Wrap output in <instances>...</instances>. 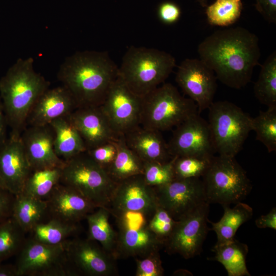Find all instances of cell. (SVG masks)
<instances>
[{"label": "cell", "mask_w": 276, "mask_h": 276, "mask_svg": "<svg viewBox=\"0 0 276 276\" xmlns=\"http://www.w3.org/2000/svg\"><path fill=\"white\" fill-rule=\"evenodd\" d=\"M197 51L217 79L232 88L246 86L255 67L260 65L259 38L241 27L214 31L199 44Z\"/></svg>", "instance_id": "1"}, {"label": "cell", "mask_w": 276, "mask_h": 276, "mask_svg": "<svg viewBox=\"0 0 276 276\" xmlns=\"http://www.w3.org/2000/svg\"><path fill=\"white\" fill-rule=\"evenodd\" d=\"M118 67L106 51H78L60 65L57 78L78 107L99 106L118 76Z\"/></svg>", "instance_id": "2"}, {"label": "cell", "mask_w": 276, "mask_h": 276, "mask_svg": "<svg viewBox=\"0 0 276 276\" xmlns=\"http://www.w3.org/2000/svg\"><path fill=\"white\" fill-rule=\"evenodd\" d=\"M34 59L18 58L0 79V98L10 133L20 135L35 102L50 83L34 68Z\"/></svg>", "instance_id": "3"}, {"label": "cell", "mask_w": 276, "mask_h": 276, "mask_svg": "<svg viewBox=\"0 0 276 276\" xmlns=\"http://www.w3.org/2000/svg\"><path fill=\"white\" fill-rule=\"evenodd\" d=\"M176 66L170 54L154 48L130 47L118 67V76L143 98L164 83Z\"/></svg>", "instance_id": "4"}, {"label": "cell", "mask_w": 276, "mask_h": 276, "mask_svg": "<svg viewBox=\"0 0 276 276\" xmlns=\"http://www.w3.org/2000/svg\"><path fill=\"white\" fill-rule=\"evenodd\" d=\"M197 113V106L192 100L182 96L172 84L164 83L142 98L140 125L161 132Z\"/></svg>", "instance_id": "5"}, {"label": "cell", "mask_w": 276, "mask_h": 276, "mask_svg": "<svg viewBox=\"0 0 276 276\" xmlns=\"http://www.w3.org/2000/svg\"><path fill=\"white\" fill-rule=\"evenodd\" d=\"M208 110V123L215 152L235 157L252 130V118L227 101L213 102Z\"/></svg>", "instance_id": "6"}, {"label": "cell", "mask_w": 276, "mask_h": 276, "mask_svg": "<svg viewBox=\"0 0 276 276\" xmlns=\"http://www.w3.org/2000/svg\"><path fill=\"white\" fill-rule=\"evenodd\" d=\"M60 182L77 190L97 208H108L117 185L86 153L65 161Z\"/></svg>", "instance_id": "7"}, {"label": "cell", "mask_w": 276, "mask_h": 276, "mask_svg": "<svg viewBox=\"0 0 276 276\" xmlns=\"http://www.w3.org/2000/svg\"><path fill=\"white\" fill-rule=\"evenodd\" d=\"M201 178L209 204H236L244 199L252 189L245 171L235 157L214 155Z\"/></svg>", "instance_id": "8"}, {"label": "cell", "mask_w": 276, "mask_h": 276, "mask_svg": "<svg viewBox=\"0 0 276 276\" xmlns=\"http://www.w3.org/2000/svg\"><path fill=\"white\" fill-rule=\"evenodd\" d=\"M109 211L116 218L119 228L115 249L117 259L143 257L164 246L148 227L151 216L136 212Z\"/></svg>", "instance_id": "9"}, {"label": "cell", "mask_w": 276, "mask_h": 276, "mask_svg": "<svg viewBox=\"0 0 276 276\" xmlns=\"http://www.w3.org/2000/svg\"><path fill=\"white\" fill-rule=\"evenodd\" d=\"M64 243L51 245L26 239L17 255V276L76 275L68 264Z\"/></svg>", "instance_id": "10"}, {"label": "cell", "mask_w": 276, "mask_h": 276, "mask_svg": "<svg viewBox=\"0 0 276 276\" xmlns=\"http://www.w3.org/2000/svg\"><path fill=\"white\" fill-rule=\"evenodd\" d=\"M142 98L132 91L118 76L102 104V111L119 136L140 125Z\"/></svg>", "instance_id": "11"}, {"label": "cell", "mask_w": 276, "mask_h": 276, "mask_svg": "<svg viewBox=\"0 0 276 276\" xmlns=\"http://www.w3.org/2000/svg\"><path fill=\"white\" fill-rule=\"evenodd\" d=\"M64 247L68 264L76 275L117 274V259L96 241L75 238L65 242Z\"/></svg>", "instance_id": "12"}, {"label": "cell", "mask_w": 276, "mask_h": 276, "mask_svg": "<svg viewBox=\"0 0 276 276\" xmlns=\"http://www.w3.org/2000/svg\"><path fill=\"white\" fill-rule=\"evenodd\" d=\"M209 205L205 202L177 220L172 234L164 244L166 252L178 254L186 259L200 253L209 231Z\"/></svg>", "instance_id": "13"}, {"label": "cell", "mask_w": 276, "mask_h": 276, "mask_svg": "<svg viewBox=\"0 0 276 276\" xmlns=\"http://www.w3.org/2000/svg\"><path fill=\"white\" fill-rule=\"evenodd\" d=\"M153 188L158 206L168 211L176 220L208 202L200 178L175 179Z\"/></svg>", "instance_id": "14"}, {"label": "cell", "mask_w": 276, "mask_h": 276, "mask_svg": "<svg viewBox=\"0 0 276 276\" xmlns=\"http://www.w3.org/2000/svg\"><path fill=\"white\" fill-rule=\"evenodd\" d=\"M214 72L200 59L187 58L177 67L175 81L197 105L198 112L208 109L217 89Z\"/></svg>", "instance_id": "15"}, {"label": "cell", "mask_w": 276, "mask_h": 276, "mask_svg": "<svg viewBox=\"0 0 276 276\" xmlns=\"http://www.w3.org/2000/svg\"><path fill=\"white\" fill-rule=\"evenodd\" d=\"M167 144L172 156H212L215 153L208 123L199 113L175 127Z\"/></svg>", "instance_id": "16"}, {"label": "cell", "mask_w": 276, "mask_h": 276, "mask_svg": "<svg viewBox=\"0 0 276 276\" xmlns=\"http://www.w3.org/2000/svg\"><path fill=\"white\" fill-rule=\"evenodd\" d=\"M158 206L154 188L142 174L117 183L108 208L109 211L136 212L152 216Z\"/></svg>", "instance_id": "17"}, {"label": "cell", "mask_w": 276, "mask_h": 276, "mask_svg": "<svg viewBox=\"0 0 276 276\" xmlns=\"http://www.w3.org/2000/svg\"><path fill=\"white\" fill-rule=\"evenodd\" d=\"M20 138L32 171L62 167L64 164L55 152L54 132L50 125L27 126Z\"/></svg>", "instance_id": "18"}, {"label": "cell", "mask_w": 276, "mask_h": 276, "mask_svg": "<svg viewBox=\"0 0 276 276\" xmlns=\"http://www.w3.org/2000/svg\"><path fill=\"white\" fill-rule=\"evenodd\" d=\"M31 172L20 135L10 133L0 146V176L6 189L14 195L20 194Z\"/></svg>", "instance_id": "19"}, {"label": "cell", "mask_w": 276, "mask_h": 276, "mask_svg": "<svg viewBox=\"0 0 276 276\" xmlns=\"http://www.w3.org/2000/svg\"><path fill=\"white\" fill-rule=\"evenodd\" d=\"M68 118L81 136L87 150L116 142L120 137L100 106L78 107Z\"/></svg>", "instance_id": "20"}, {"label": "cell", "mask_w": 276, "mask_h": 276, "mask_svg": "<svg viewBox=\"0 0 276 276\" xmlns=\"http://www.w3.org/2000/svg\"><path fill=\"white\" fill-rule=\"evenodd\" d=\"M50 218L78 223L97 208L76 189L58 183L45 199Z\"/></svg>", "instance_id": "21"}, {"label": "cell", "mask_w": 276, "mask_h": 276, "mask_svg": "<svg viewBox=\"0 0 276 276\" xmlns=\"http://www.w3.org/2000/svg\"><path fill=\"white\" fill-rule=\"evenodd\" d=\"M77 108L74 98L63 86L49 88L31 109L27 120V126L49 125L58 118L69 116Z\"/></svg>", "instance_id": "22"}, {"label": "cell", "mask_w": 276, "mask_h": 276, "mask_svg": "<svg viewBox=\"0 0 276 276\" xmlns=\"http://www.w3.org/2000/svg\"><path fill=\"white\" fill-rule=\"evenodd\" d=\"M123 136L127 146L144 162H166L173 157L159 131L140 125Z\"/></svg>", "instance_id": "23"}, {"label": "cell", "mask_w": 276, "mask_h": 276, "mask_svg": "<svg viewBox=\"0 0 276 276\" xmlns=\"http://www.w3.org/2000/svg\"><path fill=\"white\" fill-rule=\"evenodd\" d=\"M49 125L54 132L55 152L61 159L66 161L86 151L85 144L68 116L58 118Z\"/></svg>", "instance_id": "24"}, {"label": "cell", "mask_w": 276, "mask_h": 276, "mask_svg": "<svg viewBox=\"0 0 276 276\" xmlns=\"http://www.w3.org/2000/svg\"><path fill=\"white\" fill-rule=\"evenodd\" d=\"M48 215L45 199L21 193L15 195L12 217L27 234Z\"/></svg>", "instance_id": "25"}, {"label": "cell", "mask_w": 276, "mask_h": 276, "mask_svg": "<svg viewBox=\"0 0 276 276\" xmlns=\"http://www.w3.org/2000/svg\"><path fill=\"white\" fill-rule=\"evenodd\" d=\"M248 247L236 240L216 242L213 251L214 260L223 265L228 276H250L246 264Z\"/></svg>", "instance_id": "26"}, {"label": "cell", "mask_w": 276, "mask_h": 276, "mask_svg": "<svg viewBox=\"0 0 276 276\" xmlns=\"http://www.w3.org/2000/svg\"><path fill=\"white\" fill-rule=\"evenodd\" d=\"M223 206L224 213L218 222L214 223L209 220L212 224V230L216 234L218 243L234 239L239 227L249 220L253 214L252 208L241 201L236 203L233 208L229 205Z\"/></svg>", "instance_id": "27"}, {"label": "cell", "mask_w": 276, "mask_h": 276, "mask_svg": "<svg viewBox=\"0 0 276 276\" xmlns=\"http://www.w3.org/2000/svg\"><path fill=\"white\" fill-rule=\"evenodd\" d=\"M117 155L106 172L117 183L142 174L144 162L126 145L123 135L116 142Z\"/></svg>", "instance_id": "28"}, {"label": "cell", "mask_w": 276, "mask_h": 276, "mask_svg": "<svg viewBox=\"0 0 276 276\" xmlns=\"http://www.w3.org/2000/svg\"><path fill=\"white\" fill-rule=\"evenodd\" d=\"M110 214L108 208L99 207L88 214L85 219L88 228V238L98 242L115 257L117 233L110 224Z\"/></svg>", "instance_id": "29"}, {"label": "cell", "mask_w": 276, "mask_h": 276, "mask_svg": "<svg viewBox=\"0 0 276 276\" xmlns=\"http://www.w3.org/2000/svg\"><path fill=\"white\" fill-rule=\"evenodd\" d=\"M80 229L78 223L50 218L36 224L29 233L30 238L42 243L58 245L66 242Z\"/></svg>", "instance_id": "30"}, {"label": "cell", "mask_w": 276, "mask_h": 276, "mask_svg": "<svg viewBox=\"0 0 276 276\" xmlns=\"http://www.w3.org/2000/svg\"><path fill=\"white\" fill-rule=\"evenodd\" d=\"M257 100L269 107H276V52L273 51L261 65L254 86Z\"/></svg>", "instance_id": "31"}, {"label": "cell", "mask_w": 276, "mask_h": 276, "mask_svg": "<svg viewBox=\"0 0 276 276\" xmlns=\"http://www.w3.org/2000/svg\"><path fill=\"white\" fill-rule=\"evenodd\" d=\"M62 167L32 171L20 193L36 198L45 199L60 182Z\"/></svg>", "instance_id": "32"}, {"label": "cell", "mask_w": 276, "mask_h": 276, "mask_svg": "<svg viewBox=\"0 0 276 276\" xmlns=\"http://www.w3.org/2000/svg\"><path fill=\"white\" fill-rule=\"evenodd\" d=\"M26 234L12 216L0 222V262L17 255L26 241Z\"/></svg>", "instance_id": "33"}, {"label": "cell", "mask_w": 276, "mask_h": 276, "mask_svg": "<svg viewBox=\"0 0 276 276\" xmlns=\"http://www.w3.org/2000/svg\"><path fill=\"white\" fill-rule=\"evenodd\" d=\"M242 7L241 0H216L206 7L208 21L212 26H231L239 19Z\"/></svg>", "instance_id": "34"}, {"label": "cell", "mask_w": 276, "mask_h": 276, "mask_svg": "<svg viewBox=\"0 0 276 276\" xmlns=\"http://www.w3.org/2000/svg\"><path fill=\"white\" fill-rule=\"evenodd\" d=\"M252 130L256 134V140L262 143L268 152L276 150V107H269L266 111H260L252 119Z\"/></svg>", "instance_id": "35"}, {"label": "cell", "mask_w": 276, "mask_h": 276, "mask_svg": "<svg viewBox=\"0 0 276 276\" xmlns=\"http://www.w3.org/2000/svg\"><path fill=\"white\" fill-rule=\"evenodd\" d=\"M213 156H175V179L201 178L209 168Z\"/></svg>", "instance_id": "36"}, {"label": "cell", "mask_w": 276, "mask_h": 276, "mask_svg": "<svg viewBox=\"0 0 276 276\" xmlns=\"http://www.w3.org/2000/svg\"><path fill=\"white\" fill-rule=\"evenodd\" d=\"M174 156L166 162H144L142 175L147 185L152 187L165 185L175 179Z\"/></svg>", "instance_id": "37"}, {"label": "cell", "mask_w": 276, "mask_h": 276, "mask_svg": "<svg viewBox=\"0 0 276 276\" xmlns=\"http://www.w3.org/2000/svg\"><path fill=\"white\" fill-rule=\"evenodd\" d=\"M177 220L165 209L158 206L148 221L150 230L164 244L172 234Z\"/></svg>", "instance_id": "38"}, {"label": "cell", "mask_w": 276, "mask_h": 276, "mask_svg": "<svg viewBox=\"0 0 276 276\" xmlns=\"http://www.w3.org/2000/svg\"><path fill=\"white\" fill-rule=\"evenodd\" d=\"M136 276H162L164 269L162 266L159 251H153L140 258H135Z\"/></svg>", "instance_id": "39"}, {"label": "cell", "mask_w": 276, "mask_h": 276, "mask_svg": "<svg viewBox=\"0 0 276 276\" xmlns=\"http://www.w3.org/2000/svg\"><path fill=\"white\" fill-rule=\"evenodd\" d=\"M116 142L105 143L87 150L86 152L94 161L106 171L117 155Z\"/></svg>", "instance_id": "40"}, {"label": "cell", "mask_w": 276, "mask_h": 276, "mask_svg": "<svg viewBox=\"0 0 276 276\" xmlns=\"http://www.w3.org/2000/svg\"><path fill=\"white\" fill-rule=\"evenodd\" d=\"M157 14L162 22L171 25L176 22L180 18L181 10L175 3L172 2H165L159 5Z\"/></svg>", "instance_id": "41"}, {"label": "cell", "mask_w": 276, "mask_h": 276, "mask_svg": "<svg viewBox=\"0 0 276 276\" xmlns=\"http://www.w3.org/2000/svg\"><path fill=\"white\" fill-rule=\"evenodd\" d=\"M257 10L270 23H276V0H256Z\"/></svg>", "instance_id": "42"}, {"label": "cell", "mask_w": 276, "mask_h": 276, "mask_svg": "<svg viewBox=\"0 0 276 276\" xmlns=\"http://www.w3.org/2000/svg\"><path fill=\"white\" fill-rule=\"evenodd\" d=\"M15 195L7 190H0V222L12 216Z\"/></svg>", "instance_id": "43"}, {"label": "cell", "mask_w": 276, "mask_h": 276, "mask_svg": "<svg viewBox=\"0 0 276 276\" xmlns=\"http://www.w3.org/2000/svg\"><path fill=\"white\" fill-rule=\"evenodd\" d=\"M256 225L261 228L276 229V209L273 208L266 215H261L255 221Z\"/></svg>", "instance_id": "44"}, {"label": "cell", "mask_w": 276, "mask_h": 276, "mask_svg": "<svg viewBox=\"0 0 276 276\" xmlns=\"http://www.w3.org/2000/svg\"><path fill=\"white\" fill-rule=\"evenodd\" d=\"M6 125L7 124L0 98V146L7 139L6 135Z\"/></svg>", "instance_id": "45"}, {"label": "cell", "mask_w": 276, "mask_h": 276, "mask_svg": "<svg viewBox=\"0 0 276 276\" xmlns=\"http://www.w3.org/2000/svg\"><path fill=\"white\" fill-rule=\"evenodd\" d=\"M0 276H17L15 264L0 262Z\"/></svg>", "instance_id": "46"}, {"label": "cell", "mask_w": 276, "mask_h": 276, "mask_svg": "<svg viewBox=\"0 0 276 276\" xmlns=\"http://www.w3.org/2000/svg\"><path fill=\"white\" fill-rule=\"evenodd\" d=\"M196 1L203 7H206L208 6V0H196Z\"/></svg>", "instance_id": "47"}, {"label": "cell", "mask_w": 276, "mask_h": 276, "mask_svg": "<svg viewBox=\"0 0 276 276\" xmlns=\"http://www.w3.org/2000/svg\"><path fill=\"white\" fill-rule=\"evenodd\" d=\"M0 190H7L1 176H0Z\"/></svg>", "instance_id": "48"}]
</instances>
